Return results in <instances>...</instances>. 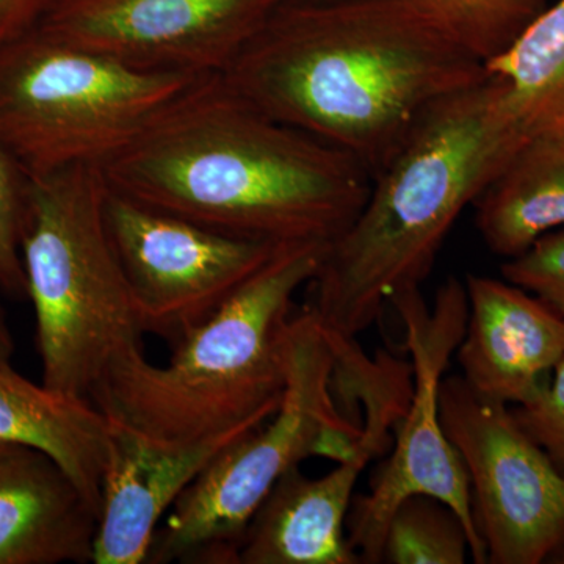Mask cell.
Returning <instances> with one entry per match:
<instances>
[{
  "mask_svg": "<svg viewBox=\"0 0 564 564\" xmlns=\"http://www.w3.org/2000/svg\"><path fill=\"white\" fill-rule=\"evenodd\" d=\"M55 0H0V43L35 29Z\"/></svg>",
  "mask_w": 564,
  "mask_h": 564,
  "instance_id": "24",
  "label": "cell"
},
{
  "mask_svg": "<svg viewBox=\"0 0 564 564\" xmlns=\"http://www.w3.org/2000/svg\"><path fill=\"white\" fill-rule=\"evenodd\" d=\"M284 0H55L36 28L144 73L223 74Z\"/></svg>",
  "mask_w": 564,
  "mask_h": 564,
  "instance_id": "11",
  "label": "cell"
},
{
  "mask_svg": "<svg viewBox=\"0 0 564 564\" xmlns=\"http://www.w3.org/2000/svg\"><path fill=\"white\" fill-rule=\"evenodd\" d=\"M503 280L524 289L564 321V231H552L502 265Z\"/></svg>",
  "mask_w": 564,
  "mask_h": 564,
  "instance_id": "22",
  "label": "cell"
},
{
  "mask_svg": "<svg viewBox=\"0 0 564 564\" xmlns=\"http://www.w3.org/2000/svg\"><path fill=\"white\" fill-rule=\"evenodd\" d=\"M525 140L494 74L426 110L310 282L323 325L356 339L397 292L422 288L463 212Z\"/></svg>",
  "mask_w": 564,
  "mask_h": 564,
  "instance_id": "3",
  "label": "cell"
},
{
  "mask_svg": "<svg viewBox=\"0 0 564 564\" xmlns=\"http://www.w3.org/2000/svg\"><path fill=\"white\" fill-rule=\"evenodd\" d=\"M404 328V347L411 355L413 392L388 462L375 475L366 496L355 497L347 521V538L361 563L380 564L386 527L397 505L414 496H433L463 519L470 541V558L488 564L484 541L473 514L469 478L458 452L441 422L440 388L452 356L466 332V284L447 278L432 306L421 288L397 292L389 303Z\"/></svg>",
  "mask_w": 564,
  "mask_h": 564,
  "instance_id": "8",
  "label": "cell"
},
{
  "mask_svg": "<svg viewBox=\"0 0 564 564\" xmlns=\"http://www.w3.org/2000/svg\"><path fill=\"white\" fill-rule=\"evenodd\" d=\"M486 70L507 87V102L527 139L564 132V0L545 7Z\"/></svg>",
  "mask_w": 564,
  "mask_h": 564,
  "instance_id": "18",
  "label": "cell"
},
{
  "mask_svg": "<svg viewBox=\"0 0 564 564\" xmlns=\"http://www.w3.org/2000/svg\"><path fill=\"white\" fill-rule=\"evenodd\" d=\"M14 355L13 334L7 322L6 313H3L2 304H0V362H11Z\"/></svg>",
  "mask_w": 564,
  "mask_h": 564,
  "instance_id": "25",
  "label": "cell"
},
{
  "mask_svg": "<svg viewBox=\"0 0 564 564\" xmlns=\"http://www.w3.org/2000/svg\"><path fill=\"white\" fill-rule=\"evenodd\" d=\"M28 177L0 144V289L11 299H28L21 256Z\"/></svg>",
  "mask_w": 564,
  "mask_h": 564,
  "instance_id": "21",
  "label": "cell"
},
{
  "mask_svg": "<svg viewBox=\"0 0 564 564\" xmlns=\"http://www.w3.org/2000/svg\"><path fill=\"white\" fill-rule=\"evenodd\" d=\"M117 436V455L104 480L93 563L143 564L163 516L215 456L243 436L177 451L143 447Z\"/></svg>",
  "mask_w": 564,
  "mask_h": 564,
  "instance_id": "15",
  "label": "cell"
},
{
  "mask_svg": "<svg viewBox=\"0 0 564 564\" xmlns=\"http://www.w3.org/2000/svg\"><path fill=\"white\" fill-rule=\"evenodd\" d=\"M104 212L141 328L172 347L209 321L281 247L212 231L109 185Z\"/></svg>",
  "mask_w": 564,
  "mask_h": 564,
  "instance_id": "10",
  "label": "cell"
},
{
  "mask_svg": "<svg viewBox=\"0 0 564 564\" xmlns=\"http://www.w3.org/2000/svg\"><path fill=\"white\" fill-rule=\"evenodd\" d=\"M441 422L469 478L488 564H540L564 544V475L508 404L444 377Z\"/></svg>",
  "mask_w": 564,
  "mask_h": 564,
  "instance_id": "9",
  "label": "cell"
},
{
  "mask_svg": "<svg viewBox=\"0 0 564 564\" xmlns=\"http://www.w3.org/2000/svg\"><path fill=\"white\" fill-rule=\"evenodd\" d=\"M470 541L451 505L425 494L406 497L389 518L381 563L464 564Z\"/></svg>",
  "mask_w": 564,
  "mask_h": 564,
  "instance_id": "20",
  "label": "cell"
},
{
  "mask_svg": "<svg viewBox=\"0 0 564 564\" xmlns=\"http://www.w3.org/2000/svg\"><path fill=\"white\" fill-rule=\"evenodd\" d=\"M98 516L52 456L0 441V564L93 563Z\"/></svg>",
  "mask_w": 564,
  "mask_h": 564,
  "instance_id": "14",
  "label": "cell"
},
{
  "mask_svg": "<svg viewBox=\"0 0 564 564\" xmlns=\"http://www.w3.org/2000/svg\"><path fill=\"white\" fill-rule=\"evenodd\" d=\"M196 79L133 69L35 28L0 43V144L25 177L101 166Z\"/></svg>",
  "mask_w": 564,
  "mask_h": 564,
  "instance_id": "7",
  "label": "cell"
},
{
  "mask_svg": "<svg viewBox=\"0 0 564 564\" xmlns=\"http://www.w3.org/2000/svg\"><path fill=\"white\" fill-rule=\"evenodd\" d=\"M466 332L456 361L486 400L516 406L551 377L564 356V321L540 299L507 280L467 274Z\"/></svg>",
  "mask_w": 564,
  "mask_h": 564,
  "instance_id": "13",
  "label": "cell"
},
{
  "mask_svg": "<svg viewBox=\"0 0 564 564\" xmlns=\"http://www.w3.org/2000/svg\"><path fill=\"white\" fill-rule=\"evenodd\" d=\"M0 441L52 456L99 511L118 436L90 400L32 383L0 362Z\"/></svg>",
  "mask_w": 564,
  "mask_h": 564,
  "instance_id": "16",
  "label": "cell"
},
{
  "mask_svg": "<svg viewBox=\"0 0 564 564\" xmlns=\"http://www.w3.org/2000/svg\"><path fill=\"white\" fill-rule=\"evenodd\" d=\"M285 391L272 419L226 447L166 513L147 564H237L245 530L282 475L355 426L334 395L336 337L307 306L285 334Z\"/></svg>",
  "mask_w": 564,
  "mask_h": 564,
  "instance_id": "6",
  "label": "cell"
},
{
  "mask_svg": "<svg viewBox=\"0 0 564 564\" xmlns=\"http://www.w3.org/2000/svg\"><path fill=\"white\" fill-rule=\"evenodd\" d=\"M328 245H281L209 321L174 345L165 366L148 361L143 348L122 352L88 400L115 432L158 451L254 432L281 406L293 300L321 270Z\"/></svg>",
  "mask_w": 564,
  "mask_h": 564,
  "instance_id": "4",
  "label": "cell"
},
{
  "mask_svg": "<svg viewBox=\"0 0 564 564\" xmlns=\"http://www.w3.org/2000/svg\"><path fill=\"white\" fill-rule=\"evenodd\" d=\"M467 57L486 66L507 52L547 0H397Z\"/></svg>",
  "mask_w": 564,
  "mask_h": 564,
  "instance_id": "19",
  "label": "cell"
},
{
  "mask_svg": "<svg viewBox=\"0 0 564 564\" xmlns=\"http://www.w3.org/2000/svg\"><path fill=\"white\" fill-rule=\"evenodd\" d=\"M486 73L397 0H284L221 76L373 180L426 110Z\"/></svg>",
  "mask_w": 564,
  "mask_h": 564,
  "instance_id": "2",
  "label": "cell"
},
{
  "mask_svg": "<svg viewBox=\"0 0 564 564\" xmlns=\"http://www.w3.org/2000/svg\"><path fill=\"white\" fill-rule=\"evenodd\" d=\"M362 402L356 451L323 477H306L300 466L282 475L245 530L237 564L361 563L347 538L355 489L369 464L391 447L408 399L392 386H370Z\"/></svg>",
  "mask_w": 564,
  "mask_h": 564,
  "instance_id": "12",
  "label": "cell"
},
{
  "mask_svg": "<svg viewBox=\"0 0 564 564\" xmlns=\"http://www.w3.org/2000/svg\"><path fill=\"white\" fill-rule=\"evenodd\" d=\"M486 247L507 259L564 226V132L529 137L474 204Z\"/></svg>",
  "mask_w": 564,
  "mask_h": 564,
  "instance_id": "17",
  "label": "cell"
},
{
  "mask_svg": "<svg viewBox=\"0 0 564 564\" xmlns=\"http://www.w3.org/2000/svg\"><path fill=\"white\" fill-rule=\"evenodd\" d=\"M511 411L516 422L564 475V356L549 380Z\"/></svg>",
  "mask_w": 564,
  "mask_h": 564,
  "instance_id": "23",
  "label": "cell"
},
{
  "mask_svg": "<svg viewBox=\"0 0 564 564\" xmlns=\"http://www.w3.org/2000/svg\"><path fill=\"white\" fill-rule=\"evenodd\" d=\"M98 165L28 177L21 256L36 321L43 383L88 399L143 328L106 225Z\"/></svg>",
  "mask_w": 564,
  "mask_h": 564,
  "instance_id": "5",
  "label": "cell"
},
{
  "mask_svg": "<svg viewBox=\"0 0 564 564\" xmlns=\"http://www.w3.org/2000/svg\"><path fill=\"white\" fill-rule=\"evenodd\" d=\"M99 169L143 206L276 245L332 243L372 185L350 154L263 113L221 74L188 85Z\"/></svg>",
  "mask_w": 564,
  "mask_h": 564,
  "instance_id": "1",
  "label": "cell"
}]
</instances>
